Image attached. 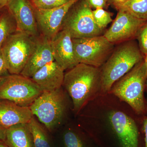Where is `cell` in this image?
<instances>
[{
    "label": "cell",
    "instance_id": "25",
    "mask_svg": "<svg viewBox=\"0 0 147 147\" xmlns=\"http://www.w3.org/2000/svg\"><path fill=\"white\" fill-rule=\"evenodd\" d=\"M92 8H104L107 6L108 0H88Z\"/></svg>",
    "mask_w": 147,
    "mask_h": 147
},
{
    "label": "cell",
    "instance_id": "20",
    "mask_svg": "<svg viewBox=\"0 0 147 147\" xmlns=\"http://www.w3.org/2000/svg\"><path fill=\"white\" fill-rule=\"evenodd\" d=\"M16 31V23L11 14L4 13L0 16V47Z\"/></svg>",
    "mask_w": 147,
    "mask_h": 147
},
{
    "label": "cell",
    "instance_id": "16",
    "mask_svg": "<svg viewBox=\"0 0 147 147\" xmlns=\"http://www.w3.org/2000/svg\"><path fill=\"white\" fill-rule=\"evenodd\" d=\"M5 142L9 147H34L27 123L7 128Z\"/></svg>",
    "mask_w": 147,
    "mask_h": 147
},
{
    "label": "cell",
    "instance_id": "28",
    "mask_svg": "<svg viewBox=\"0 0 147 147\" xmlns=\"http://www.w3.org/2000/svg\"><path fill=\"white\" fill-rule=\"evenodd\" d=\"M127 0H108V3L112 5L115 7L127 1Z\"/></svg>",
    "mask_w": 147,
    "mask_h": 147
},
{
    "label": "cell",
    "instance_id": "23",
    "mask_svg": "<svg viewBox=\"0 0 147 147\" xmlns=\"http://www.w3.org/2000/svg\"><path fill=\"white\" fill-rule=\"evenodd\" d=\"M137 39L139 49L144 56L147 55V21L140 30Z\"/></svg>",
    "mask_w": 147,
    "mask_h": 147
},
{
    "label": "cell",
    "instance_id": "29",
    "mask_svg": "<svg viewBox=\"0 0 147 147\" xmlns=\"http://www.w3.org/2000/svg\"><path fill=\"white\" fill-rule=\"evenodd\" d=\"M10 0H0V6L1 7L7 6Z\"/></svg>",
    "mask_w": 147,
    "mask_h": 147
},
{
    "label": "cell",
    "instance_id": "18",
    "mask_svg": "<svg viewBox=\"0 0 147 147\" xmlns=\"http://www.w3.org/2000/svg\"><path fill=\"white\" fill-rule=\"evenodd\" d=\"M27 125L34 147H55V142L50 137L49 131L37 120L34 116Z\"/></svg>",
    "mask_w": 147,
    "mask_h": 147
},
{
    "label": "cell",
    "instance_id": "31",
    "mask_svg": "<svg viewBox=\"0 0 147 147\" xmlns=\"http://www.w3.org/2000/svg\"><path fill=\"white\" fill-rule=\"evenodd\" d=\"M144 61L145 65H146V67L147 71V55H146L144 57ZM146 86L147 87V80L146 82Z\"/></svg>",
    "mask_w": 147,
    "mask_h": 147
},
{
    "label": "cell",
    "instance_id": "33",
    "mask_svg": "<svg viewBox=\"0 0 147 147\" xmlns=\"http://www.w3.org/2000/svg\"><path fill=\"white\" fill-rule=\"evenodd\" d=\"M2 8V7H1V6H0V10H1V9Z\"/></svg>",
    "mask_w": 147,
    "mask_h": 147
},
{
    "label": "cell",
    "instance_id": "10",
    "mask_svg": "<svg viewBox=\"0 0 147 147\" xmlns=\"http://www.w3.org/2000/svg\"><path fill=\"white\" fill-rule=\"evenodd\" d=\"M79 0H70L63 5L49 9H34L38 29L43 36L50 40L61 28L64 19L68 11Z\"/></svg>",
    "mask_w": 147,
    "mask_h": 147
},
{
    "label": "cell",
    "instance_id": "4",
    "mask_svg": "<svg viewBox=\"0 0 147 147\" xmlns=\"http://www.w3.org/2000/svg\"><path fill=\"white\" fill-rule=\"evenodd\" d=\"M67 107V92L62 87L52 91L43 92L29 108L33 115L52 133L62 122Z\"/></svg>",
    "mask_w": 147,
    "mask_h": 147
},
{
    "label": "cell",
    "instance_id": "30",
    "mask_svg": "<svg viewBox=\"0 0 147 147\" xmlns=\"http://www.w3.org/2000/svg\"><path fill=\"white\" fill-rule=\"evenodd\" d=\"M0 147H9L5 142H0Z\"/></svg>",
    "mask_w": 147,
    "mask_h": 147
},
{
    "label": "cell",
    "instance_id": "32",
    "mask_svg": "<svg viewBox=\"0 0 147 147\" xmlns=\"http://www.w3.org/2000/svg\"><path fill=\"white\" fill-rule=\"evenodd\" d=\"M5 77H1L0 76V84H1L2 83L3 80H4V79H5Z\"/></svg>",
    "mask_w": 147,
    "mask_h": 147
},
{
    "label": "cell",
    "instance_id": "11",
    "mask_svg": "<svg viewBox=\"0 0 147 147\" xmlns=\"http://www.w3.org/2000/svg\"><path fill=\"white\" fill-rule=\"evenodd\" d=\"M7 6L16 23V31L38 36L34 8L29 0H10Z\"/></svg>",
    "mask_w": 147,
    "mask_h": 147
},
{
    "label": "cell",
    "instance_id": "9",
    "mask_svg": "<svg viewBox=\"0 0 147 147\" xmlns=\"http://www.w3.org/2000/svg\"><path fill=\"white\" fill-rule=\"evenodd\" d=\"M147 21L136 18L125 11H118L111 26L103 35L115 45L137 39L140 30Z\"/></svg>",
    "mask_w": 147,
    "mask_h": 147
},
{
    "label": "cell",
    "instance_id": "13",
    "mask_svg": "<svg viewBox=\"0 0 147 147\" xmlns=\"http://www.w3.org/2000/svg\"><path fill=\"white\" fill-rule=\"evenodd\" d=\"M54 61L50 40L42 35L38 37L36 47L20 74L31 79L40 69Z\"/></svg>",
    "mask_w": 147,
    "mask_h": 147
},
{
    "label": "cell",
    "instance_id": "8",
    "mask_svg": "<svg viewBox=\"0 0 147 147\" xmlns=\"http://www.w3.org/2000/svg\"><path fill=\"white\" fill-rule=\"evenodd\" d=\"M42 92L31 79L20 74H10L0 84V99L24 107H30Z\"/></svg>",
    "mask_w": 147,
    "mask_h": 147
},
{
    "label": "cell",
    "instance_id": "19",
    "mask_svg": "<svg viewBox=\"0 0 147 147\" xmlns=\"http://www.w3.org/2000/svg\"><path fill=\"white\" fill-rule=\"evenodd\" d=\"M125 11L139 19L147 20V0H127L115 7Z\"/></svg>",
    "mask_w": 147,
    "mask_h": 147
},
{
    "label": "cell",
    "instance_id": "7",
    "mask_svg": "<svg viewBox=\"0 0 147 147\" xmlns=\"http://www.w3.org/2000/svg\"><path fill=\"white\" fill-rule=\"evenodd\" d=\"M74 50L79 63L101 67L113 52L115 45L103 35L82 38H72Z\"/></svg>",
    "mask_w": 147,
    "mask_h": 147
},
{
    "label": "cell",
    "instance_id": "17",
    "mask_svg": "<svg viewBox=\"0 0 147 147\" xmlns=\"http://www.w3.org/2000/svg\"><path fill=\"white\" fill-rule=\"evenodd\" d=\"M55 147H92L90 140L84 133L73 128L64 129L58 138Z\"/></svg>",
    "mask_w": 147,
    "mask_h": 147
},
{
    "label": "cell",
    "instance_id": "26",
    "mask_svg": "<svg viewBox=\"0 0 147 147\" xmlns=\"http://www.w3.org/2000/svg\"><path fill=\"white\" fill-rule=\"evenodd\" d=\"M146 113H147V102H146ZM143 131L144 133V147H147V116L144 122L143 126Z\"/></svg>",
    "mask_w": 147,
    "mask_h": 147
},
{
    "label": "cell",
    "instance_id": "21",
    "mask_svg": "<svg viewBox=\"0 0 147 147\" xmlns=\"http://www.w3.org/2000/svg\"><path fill=\"white\" fill-rule=\"evenodd\" d=\"M92 14L96 24L103 30L108 24L113 21V13L107 11L103 8L96 9L92 10Z\"/></svg>",
    "mask_w": 147,
    "mask_h": 147
},
{
    "label": "cell",
    "instance_id": "24",
    "mask_svg": "<svg viewBox=\"0 0 147 147\" xmlns=\"http://www.w3.org/2000/svg\"><path fill=\"white\" fill-rule=\"evenodd\" d=\"M5 59L3 55L1 47H0V76L6 77L10 75Z\"/></svg>",
    "mask_w": 147,
    "mask_h": 147
},
{
    "label": "cell",
    "instance_id": "3",
    "mask_svg": "<svg viewBox=\"0 0 147 147\" xmlns=\"http://www.w3.org/2000/svg\"><path fill=\"white\" fill-rule=\"evenodd\" d=\"M147 71L144 59L113 84L109 92L128 104L135 113H146L144 90Z\"/></svg>",
    "mask_w": 147,
    "mask_h": 147
},
{
    "label": "cell",
    "instance_id": "14",
    "mask_svg": "<svg viewBox=\"0 0 147 147\" xmlns=\"http://www.w3.org/2000/svg\"><path fill=\"white\" fill-rule=\"evenodd\" d=\"M64 71L55 61H53L40 69L31 79L42 92L52 91L63 86Z\"/></svg>",
    "mask_w": 147,
    "mask_h": 147
},
{
    "label": "cell",
    "instance_id": "6",
    "mask_svg": "<svg viewBox=\"0 0 147 147\" xmlns=\"http://www.w3.org/2000/svg\"><path fill=\"white\" fill-rule=\"evenodd\" d=\"M61 30L68 32L72 38L102 35L104 31L95 22L88 0H79L71 7L64 19Z\"/></svg>",
    "mask_w": 147,
    "mask_h": 147
},
{
    "label": "cell",
    "instance_id": "2",
    "mask_svg": "<svg viewBox=\"0 0 147 147\" xmlns=\"http://www.w3.org/2000/svg\"><path fill=\"white\" fill-rule=\"evenodd\" d=\"M144 57L135 39L115 45L110 57L100 67V94L109 93L113 84L143 60Z\"/></svg>",
    "mask_w": 147,
    "mask_h": 147
},
{
    "label": "cell",
    "instance_id": "5",
    "mask_svg": "<svg viewBox=\"0 0 147 147\" xmlns=\"http://www.w3.org/2000/svg\"><path fill=\"white\" fill-rule=\"evenodd\" d=\"M38 37L16 31L3 44L2 51L10 74L23 71L36 47Z\"/></svg>",
    "mask_w": 147,
    "mask_h": 147
},
{
    "label": "cell",
    "instance_id": "12",
    "mask_svg": "<svg viewBox=\"0 0 147 147\" xmlns=\"http://www.w3.org/2000/svg\"><path fill=\"white\" fill-rule=\"evenodd\" d=\"M55 61L64 70H69L79 64L74 50L72 38L64 30H61L50 39Z\"/></svg>",
    "mask_w": 147,
    "mask_h": 147
},
{
    "label": "cell",
    "instance_id": "1",
    "mask_svg": "<svg viewBox=\"0 0 147 147\" xmlns=\"http://www.w3.org/2000/svg\"><path fill=\"white\" fill-rule=\"evenodd\" d=\"M63 86L71 98L76 114L100 94V68L79 63L65 73Z\"/></svg>",
    "mask_w": 147,
    "mask_h": 147
},
{
    "label": "cell",
    "instance_id": "22",
    "mask_svg": "<svg viewBox=\"0 0 147 147\" xmlns=\"http://www.w3.org/2000/svg\"><path fill=\"white\" fill-rule=\"evenodd\" d=\"M34 8L38 9H51L65 4L70 0H29Z\"/></svg>",
    "mask_w": 147,
    "mask_h": 147
},
{
    "label": "cell",
    "instance_id": "15",
    "mask_svg": "<svg viewBox=\"0 0 147 147\" xmlns=\"http://www.w3.org/2000/svg\"><path fill=\"white\" fill-rule=\"evenodd\" d=\"M29 107L0 99V125L7 129L20 123H27L33 116Z\"/></svg>",
    "mask_w": 147,
    "mask_h": 147
},
{
    "label": "cell",
    "instance_id": "27",
    "mask_svg": "<svg viewBox=\"0 0 147 147\" xmlns=\"http://www.w3.org/2000/svg\"><path fill=\"white\" fill-rule=\"evenodd\" d=\"M7 129L0 125V142H5L6 137Z\"/></svg>",
    "mask_w": 147,
    "mask_h": 147
}]
</instances>
